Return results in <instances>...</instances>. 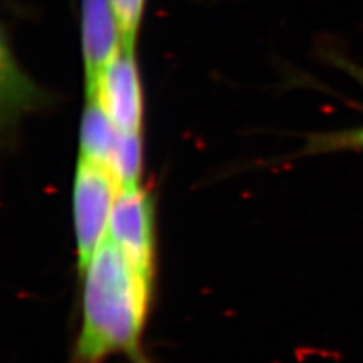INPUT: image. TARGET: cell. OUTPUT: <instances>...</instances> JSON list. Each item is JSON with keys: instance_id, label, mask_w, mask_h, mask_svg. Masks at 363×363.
Returning <instances> with one entry per match:
<instances>
[{"instance_id": "obj_4", "label": "cell", "mask_w": 363, "mask_h": 363, "mask_svg": "<svg viewBox=\"0 0 363 363\" xmlns=\"http://www.w3.org/2000/svg\"><path fill=\"white\" fill-rule=\"evenodd\" d=\"M97 99L111 121L123 132H141L143 91L133 48H124L101 70L86 99Z\"/></svg>"}, {"instance_id": "obj_6", "label": "cell", "mask_w": 363, "mask_h": 363, "mask_svg": "<svg viewBox=\"0 0 363 363\" xmlns=\"http://www.w3.org/2000/svg\"><path fill=\"white\" fill-rule=\"evenodd\" d=\"M106 168L116 177L120 188L140 185L143 173L141 132H118Z\"/></svg>"}, {"instance_id": "obj_9", "label": "cell", "mask_w": 363, "mask_h": 363, "mask_svg": "<svg viewBox=\"0 0 363 363\" xmlns=\"http://www.w3.org/2000/svg\"><path fill=\"white\" fill-rule=\"evenodd\" d=\"M336 61H337V65L342 67L347 73H350L351 76H353V77L356 79V81L362 85V88H363V68L359 67V65L351 64L350 61H345V60L336 58Z\"/></svg>"}, {"instance_id": "obj_7", "label": "cell", "mask_w": 363, "mask_h": 363, "mask_svg": "<svg viewBox=\"0 0 363 363\" xmlns=\"http://www.w3.org/2000/svg\"><path fill=\"white\" fill-rule=\"evenodd\" d=\"M342 150H363V124L348 130L312 135L304 153H330Z\"/></svg>"}, {"instance_id": "obj_5", "label": "cell", "mask_w": 363, "mask_h": 363, "mask_svg": "<svg viewBox=\"0 0 363 363\" xmlns=\"http://www.w3.org/2000/svg\"><path fill=\"white\" fill-rule=\"evenodd\" d=\"M120 129L111 121L97 99H86L81 123V156L89 162L108 165Z\"/></svg>"}, {"instance_id": "obj_1", "label": "cell", "mask_w": 363, "mask_h": 363, "mask_svg": "<svg viewBox=\"0 0 363 363\" xmlns=\"http://www.w3.org/2000/svg\"><path fill=\"white\" fill-rule=\"evenodd\" d=\"M79 276L82 312L72 363H105L113 356L152 363L143 342L156 281L145 277L109 238Z\"/></svg>"}, {"instance_id": "obj_3", "label": "cell", "mask_w": 363, "mask_h": 363, "mask_svg": "<svg viewBox=\"0 0 363 363\" xmlns=\"http://www.w3.org/2000/svg\"><path fill=\"white\" fill-rule=\"evenodd\" d=\"M108 238L145 277L156 281L155 204L141 185L120 189L112 208Z\"/></svg>"}, {"instance_id": "obj_2", "label": "cell", "mask_w": 363, "mask_h": 363, "mask_svg": "<svg viewBox=\"0 0 363 363\" xmlns=\"http://www.w3.org/2000/svg\"><path fill=\"white\" fill-rule=\"evenodd\" d=\"M120 185L104 165L79 157L73 186V224L79 274L108 238Z\"/></svg>"}, {"instance_id": "obj_8", "label": "cell", "mask_w": 363, "mask_h": 363, "mask_svg": "<svg viewBox=\"0 0 363 363\" xmlns=\"http://www.w3.org/2000/svg\"><path fill=\"white\" fill-rule=\"evenodd\" d=\"M111 4L120 23L124 45L135 48L136 33H138L141 25L145 0H111Z\"/></svg>"}]
</instances>
